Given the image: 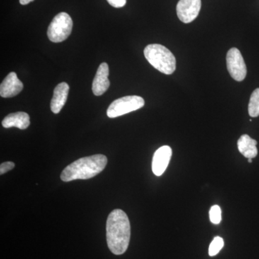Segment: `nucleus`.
<instances>
[{"mask_svg":"<svg viewBox=\"0 0 259 259\" xmlns=\"http://www.w3.org/2000/svg\"><path fill=\"white\" fill-rule=\"evenodd\" d=\"M248 162H249V163H252V158H248Z\"/></svg>","mask_w":259,"mask_h":259,"instance_id":"nucleus-20","label":"nucleus"},{"mask_svg":"<svg viewBox=\"0 0 259 259\" xmlns=\"http://www.w3.org/2000/svg\"><path fill=\"white\" fill-rule=\"evenodd\" d=\"M257 141L248 135H243L238 141V151L245 158H253L258 154Z\"/></svg>","mask_w":259,"mask_h":259,"instance_id":"nucleus-13","label":"nucleus"},{"mask_svg":"<svg viewBox=\"0 0 259 259\" xmlns=\"http://www.w3.org/2000/svg\"><path fill=\"white\" fill-rule=\"evenodd\" d=\"M30 124V116L24 112L9 114L2 122V125L5 128L15 127L19 129L25 130L28 128Z\"/></svg>","mask_w":259,"mask_h":259,"instance_id":"nucleus-12","label":"nucleus"},{"mask_svg":"<svg viewBox=\"0 0 259 259\" xmlns=\"http://www.w3.org/2000/svg\"><path fill=\"white\" fill-rule=\"evenodd\" d=\"M72 19L66 13H60L54 17L49 28L47 35L49 40L60 42L66 40L72 31Z\"/></svg>","mask_w":259,"mask_h":259,"instance_id":"nucleus-4","label":"nucleus"},{"mask_svg":"<svg viewBox=\"0 0 259 259\" xmlns=\"http://www.w3.org/2000/svg\"><path fill=\"white\" fill-rule=\"evenodd\" d=\"M109 4L115 8H120L125 6L126 0H107Z\"/></svg>","mask_w":259,"mask_h":259,"instance_id":"nucleus-18","label":"nucleus"},{"mask_svg":"<svg viewBox=\"0 0 259 259\" xmlns=\"http://www.w3.org/2000/svg\"><path fill=\"white\" fill-rule=\"evenodd\" d=\"M144 105V100L141 97L132 95L121 97L110 104L107 109V115L110 118H115L139 110Z\"/></svg>","mask_w":259,"mask_h":259,"instance_id":"nucleus-5","label":"nucleus"},{"mask_svg":"<svg viewBox=\"0 0 259 259\" xmlns=\"http://www.w3.org/2000/svg\"><path fill=\"white\" fill-rule=\"evenodd\" d=\"M227 68L231 77L237 81L245 79L247 74L246 65L241 51L236 48H232L227 53Z\"/></svg>","mask_w":259,"mask_h":259,"instance_id":"nucleus-6","label":"nucleus"},{"mask_svg":"<svg viewBox=\"0 0 259 259\" xmlns=\"http://www.w3.org/2000/svg\"><path fill=\"white\" fill-rule=\"evenodd\" d=\"M223 246H224V240L221 237H215L209 245V255L210 256H214L218 254Z\"/></svg>","mask_w":259,"mask_h":259,"instance_id":"nucleus-15","label":"nucleus"},{"mask_svg":"<svg viewBox=\"0 0 259 259\" xmlns=\"http://www.w3.org/2000/svg\"><path fill=\"white\" fill-rule=\"evenodd\" d=\"M23 90V83L16 73L10 72L0 85V95L3 98H10L18 95Z\"/></svg>","mask_w":259,"mask_h":259,"instance_id":"nucleus-9","label":"nucleus"},{"mask_svg":"<svg viewBox=\"0 0 259 259\" xmlns=\"http://www.w3.org/2000/svg\"><path fill=\"white\" fill-rule=\"evenodd\" d=\"M32 1H34V0H20V3L22 5H26Z\"/></svg>","mask_w":259,"mask_h":259,"instance_id":"nucleus-19","label":"nucleus"},{"mask_svg":"<svg viewBox=\"0 0 259 259\" xmlns=\"http://www.w3.org/2000/svg\"><path fill=\"white\" fill-rule=\"evenodd\" d=\"M106 236L109 249L115 255H122L128 248L131 240V223L122 209L112 211L107 218Z\"/></svg>","mask_w":259,"mask_h":259,"instance_id":"nucleus-1","label":"nucleus"},{"mask_svg":"<svg viewBox=\"0 0 259 259\" xmlns=\"http://www.w3.org/2000/svg\"><path fill=\"white\" fill-rule=\"evenodd\" d=\"M146 60L155 69L166 75L173 74L176 70V59L171 51L160 44H150L144 49Z\"/></svg>","mask_w":259,"mask_h":259,"instance_id":"nucleus-3","label":"nucleus"},{"mask_svg":"<svg viewBox=\"0 0 259 259\" xmlns=\"http://www.w3.org/2000/svg\"><path fill=\"white\" fill-rule=\"evenodd\" d=\"M201 0H180L177 5L178 18L184 23H190L198 16Z\"/></svg>","mask_w":259,"mask_h":259,"instance_id":"nucleus-7","label":"nucleus"},{"mask_svg":"<svg viewBox=\"0 0 259 259\" xmlns=\"http://www.w3.org/2000/svg\"><path fill=\"white\" fill-rule=\"evenodd\" d=\"M209 219L213 224L218 225L222 220V212L221 207L218 205H214L209 210Z\"/></svg>","mask_w":259,"mask_h":259,"instance_id":"nucleus-16","label":"nucleus"},{"mask_svg":"<svg viewBox=\"0 0 259 259\" xmlns=\"http://www.w3.org/2000/svg\"><path fill=\"white\" fill-rule=\"evenodd\" d=\"M69 86L67 83H59L54 89V96L51 101V111L54 114H58L62 110L66 104L69 95Z\"/></svg>","mask_w":259,"mask_h":259,"instance_id":"nucleus-11","label":"nucleus"},{"mask_svg":"<svg viewBox=\"0 0 259 259\" xmlns=\"http://www.w3.org/2000/svg\"><path fill=\"white\" fill-rule=\"evenodd\" d=\"M105 155L96 154L79 158L63 170L61 179L63 182L88 180L101 173L107 166Z\"/></svg>","mask_w":259,"mask_h":259,"instance_id":"nucleus-2","label":"nucleus"},{"mask_svg":"<svg viewBox=\"0 0 259 259\" xmlns=\"http://www.w3.org/2000/svg\"><path fill=\"white\" fill-rule=\"evenodd\" d=\"M15 163L12 161L4 162L0 166V175H3L15 168Z\"/></svg>","mask_w":259,"mask_h":259,"instance_id":"nucleus-17","label":"nucleus"},{"mask_svg":"<svg viewBox=\"0 0 259 259\" xmlns=\"http://www.w3.org/2000/svg\"><path fill=\"white\" fill-rule=\"evenodd\" d=\"M109 66L107 63L100 65L93 83V92L95 96H101L110 88L108 79Z\"/></svg>","mask_w":259,"mask_h":259,"instance_id":"nucleus-10","label":"nucleus"},{"mask_svg":"<svg viewBox=\"0 0 259 259\" xmlns=\"http://www.w3.org/2000/svg\"><path fill=\"white\" fill-rule=\"evenodd\" d=\"M172 156V150L168 146L158 148L153 155L152 171L156 176H161L166 171Z\"/></svg>","mask_w":259,"mask_h":259,"instance_id":"nucleus-8","label":"nucleus"},{"mask_svg":"<svg viewBox=\"0 0 259 259\" xmlns=\"http://www.w3.org/2000/svg\"><path fill=\"white\" fill-rule=\"evenodd\" d=\"M248 114L250 117H253L259 116V88L255 89L250 95L248 104Z\"/></svg>","mask_w":259,"mask_h":259,"instance_id":"nucleus-14","label":"nucleus"}]
</instances>
